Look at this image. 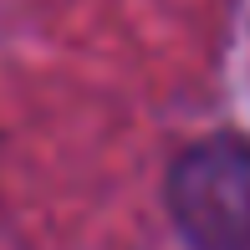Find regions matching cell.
<instances>
[{"label":"cell","mask_w":250,"mask_h":250,"mask_svg":"<svg viewBox=\"0 0 250 250\" xmlns=\"http://www.w3.org/2000/svg\"><path fill=\"white\" fill-rule=\"evenodd\" d=\"M164 199L189 250H250V143L220 133L184 148Z\"/></svg>","instance_id":"obj_1"}]
</instances>
